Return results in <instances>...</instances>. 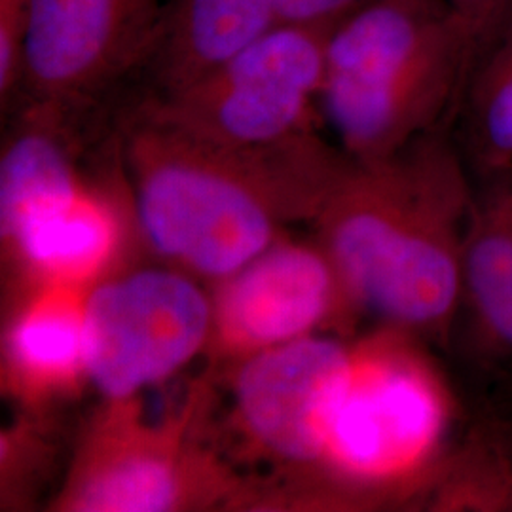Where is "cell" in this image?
Listing matches in <instances>:
<instances>
[{
  "label": "cell",
  "mask_w": 512,
  "mask_h": 512,
  "mask_svg": "<svg viewBox=\"0 0 512 512\" xmlns=\"http://www.w3.org/2000/svg\"><path fill=\"white\" fill-rule=\"evenodd\" d=\"M475 186L452 128L378 160L346 154L317 217L357 310L448 348Z\"/></svg>",
  "instance_id": "obj_1"
},
{
  "label": "cell",
  "mask_w": 512,
  "mask_h": 512,
  "mask_svg": "<svg viewBox=\"0 0 512 512\" xmlns=\"http://www.w3.org/2000/svg\"><path fill=\"white\" fill-rule=\"evenodd\" d=\"M126 154L150 245L196 274L228 279L274 245V213H317L321 158L311 137L247 152L220 147L137 107Z\"/></svg>",
  "instance_id": "obj_2"
},
{
  "label": "cell",
  "mask_w": 512,
  "mask_h": 512,
  "mask_svg": "<svg viewBox=\"0 0 512 512\" xmlns=\"http://www.w3.org/2000/svg\"><path fill=\"white\" fill-rule=\"evenodd\" d=\"M475 59L448 0H366L329 27L317 110L346 154L378 160L454 126Z\"/></svg>",
  "instance_id": "obj_3"
},
{
  "label": "cell",
  "mask_w": 512,
  "mask_h": 512,
  "mask_svg": "<svg viewBox=\"0 0 512 512\" xmlns=\"http://www.w3.org/2000/svg\"><path fill=\"white\" fill-rule=\"evenodd\" d=\"M420 336L384 325L351 344L319 471L338 505H420L469 414Z\"/></svg>",
  "instance_id": "obj_4"
},
{
  "label": "cell",
  "mask_w": 512,
  "mask_h": 512,
  "mask_svg": "<svg viewBox=\"0 0 512 512\" xmlns=\"http://www.w3.org/2000/svg\"><path fill=\"white\" fill-rule=\"evenodd\" d=\"M329 27L281 21L213 73L141 109L220 147L264 152L311 133Z\"/></svg>",
  "instance_id": "obj_5"
},
{
  "label": "cell",
  "mask_w": 512,
  "mask_h": 512,
  "mask_svg": "<svg viewBox=\"0 0 512 512\" xmlns=\"http://www.w3.org/2000/svg\"><path fill=\"white\" fill-rule=\"evenodd\" d=\"M213 323L202 289L177 272L107 281L84 300L86 374L110 401H128L188 365Z\"/></svg>",
  "instance_id": "obj_6"
},
{
  "label": "cell",
  "mask_w": 512,
  "mask_h": 512,
  "mask_svg": "<svg viewBox=\"0 0 512 512\" xmlns=\"http://www.w3.org/2000/svg\"><path fill=\"white\" fill-rule=\"evenodd\" d=\"M169 0H27L19 92L69 107L137 76Z\"/></svg>",
  "instance_id": "obj_7"
},
{
  "label": "cell",
  "mask_w": 512,
  "mask_h": 512,
  "mask_svg": "<svg viewBox=\"0 0 512 512\" xmlns=\"http://www.w3.org/2000/svg\"><path fill=\"white\" fill-rule=\"evenodd\" d=\"M349 361L351 344L319 334L251 353L236 380L239 421L272 458L319 469Z\"/></svg>",
  "instance_id": "obj_8"
},
{
  "label": "cell",
  "mask_w": 512,
  "mask_h": 512,
  "mask_svg": "<svg viewBox=\"0 0 512 512\" xmlns=\"http://www.w3.org/2000/svg\"><path fill=\"white\" fill-rule=\"evenodd\" d=\"M215 325L230 348L256 353L359 313L323 245H270L224 279Z\"/></svg>",
  "instance_id": "obj_9"
},
{
  "label": "cell",
  "mask_w": 512,
  "mask_h": 512,
  "mask_svg": "<svg viewBox=\"0 0 512 512\" xmlns=\"http://www.w3.org/2000/svg\"><path fill=\"white\" fill-rule=\"evenodd\" d=\"M475 184L448 349L484 393L512 378V175Z\"/></svg>",
  "instance_id": "obj_10"
},
{
  "label": "cell",
  "mask_w": 512,
  "mask_h": 512,
  "mask_svg": "<svg viewBox=\"0 0 512 512\" xmlns=\"http://www.w3.org/2000/svg\"><path fill=\"white\" fill-rule=\"evenodd\" d=\"M281 23L277 0H169L139 78L145 101L181 92Z\"/></svg>",
  "instance_id": "obj_11"
},
{
  "label": "cell",
  "mask_w": 512,
  "mask_h": 512,
  "mask_svg": "<svg viewBox=\"0 0 512 512\" xmlns=\"http://www.w3.org/2000/svg\"><path fill=\"white\" fill-rule=\"evenodd\" d=\"M421 509L512 512V410L473 397L439 475L421 497Z\"/></svg>",
  "instance_id": "obj_12"
},
{
  "label": "cell",
  "mask_w": 512,
  "mask_h": 512,
  "mask_svg": "<svg viewBox=\"0 0 512 512\" xmlns=\"http://www.w3.org/2000/svg\"><path fill=\"white\" fill-rule=\"evenodd\" d=\"M186 475L167 444H116L95 454L69 490L67 509L84 512H162L186 497Z\"/></svg>",
  "instance_id": "obj_13"
},
{
  "label": "cell",
  "mask_w": 512,
  "mask_h": 512,
  "mask_svg": "<svg viewBox=\"0 0 512 512\" xmlns=\"http://www.w3.org/2000/svg\"><path fill=\"white\" fill-rule=\"evenodd\" d=\"M4 236L40 274L73 283L95 274L109 258L116 226L103 205L80 192L23 217Z\"/></svg>",
  "instance_id": "obj_14"
},
{
  "label": "cell",
  "mask_w": 512,
  "mask_h": 512,
  "mask_svg": "<svg viewBox=\"0 0 512 512\" xmlns=\"http://www.w3.org/2000/svg\"><path fill=\"white\" fill-rule=\"evenodd\" d=\"M454 126L475 181L512 175V25L478 57Z\"/></svg>",
  "instance_id": "obj_15"
},
{
  "label": "cell",
  "mask_w": 512,
  "mask_h": 512,
  "mask_svg": "<svg viewBox=\"0 0 512 512\" xmlns=\"http://www.w3.org/2000/svg\"><path fill=\"white\" fill-rule=\"evenodd\" d=\"M84 351V302L69 293L42 296L23 311L10 338L12 359L33 384H63L86 372Z\"/></svg>",
  "instance_id": "obj_16"
},
{
  "label": "cell",
  "mask_w": 512,
  "mask_h": 512,
  "mask_svg": "<svg viewBox=\"0 0 512 512\" xmlns=\"http://www.w3.org/2000/svg\"><path fill=\"white\" fill-rule=\"evenodd\" d=\"M475 48V63L512 25V0H448Z\"/></svg>",
  "instance_id": "obj_17"
},
{
  "label": "cell",
  "mask_w": 512,
  "mask_h": 512,
  "mask_svg": "<svg viewBox=\"0 0 512 512\" xmlns=\"http://www.w3.org/2000/svg\"><path fill=\"white\" fill-rule=\"evenodd\" d=\"M25 8L27 0H0V95L4 105L19 92Z\"/></svg>",
  "instance_id": "obj_18"
},
{
  "label": "cell",
  "mask_w": 512,
  "mask_h": 512,
  "mask_svg": "<svg viewBox=\"0 0 512 512\" xmlns=\"http://www.w3.org/2000/svg\"><path fill=\"white\" fill-rule=\"evenodd\" d=\"M366 0H277L279 19L287 23L332 27Z\"/></svg>",
  "instance_id": "obj_19"
},
{
  "label": "cell",
  "mask_w": 512,
  "mask_h": 512,
  "mask_svg": "<svg viewBox=\"0 0 512 512\" xmlns=\"http://www.w3.org/2000/svg\"><path fill=\"white\" fill-rule=\"evenodd\" d=\"M475 397H482V399H490L495 403L503 404L512 410V378L503 382V384L495 385L492 389L484 391V393H476Z\"/></svg>",
  "instance_id": "obj_20"
}]
</instances>
